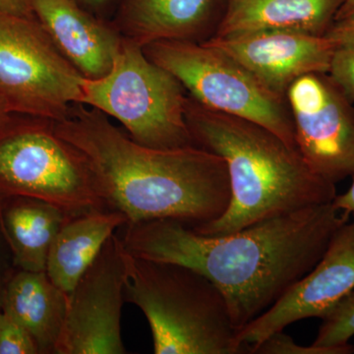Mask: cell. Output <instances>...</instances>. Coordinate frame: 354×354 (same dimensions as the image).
Segmentation results:
<instances>
[{"label": "cell", "instance_id": "44dd1931", "mask_svg": "<svg viewBox=\"0 0 354 354\" xmlns=\"http://www.w3.org/2000/svg\"><path fill=\"white\" fill-rule=\"evenodd\" d=\"M32 335L12 317L0 309V354H38Z\"/></svg>", "mask_w": 354, "mask_h": 354}, {"label": "cell", "instance_id": "f1b7e54d", "mask_svg": "<svg viewBox=\"0 0 354 354\" xmlns=\"http://www.w3.org/2000/svg\"><path fill=\"white\" fill-rule=\"evenodd\" d=\"M12 113V109L9 106V102H7L6 97L0 91V123Z\"/></svg>", "mask_w": 354, "mask_h": 354}, {"label": "cell", "instance_id": "7a4b0ae2", "mask_svg": "<svg viewBox=\"0 0 354 354\" xmlns=\"http://www.w3.org/2000/svg\"><path fill=\"white\" fill-rule=\"evenodd\" d=\"M53 122L87 160L106 209L124 214L128 223L167 218L196 227L227 211L230 176L216 153L197 145H140L106 114L83 104Z\"/></svg>", "mask_w": 354, "mask_h": 354}, {"label": "cell", "instance_id": "d4e9b609", "mask_svg": "<svg viewBox=\"0 0 354 354\" xmlns=\"http://www.w3.org/2000/svg\"><path fill=\"white\" fill-rule=\"evenodd\" d=\"M0 12L20 17L36 18L30 0H0Z\"/></svg>", "mask_w": 354, "mask_h": 354}, {"label": "cell", "instance_id": "7c38bea8", "mask_svg": "<svg viewBox=\"0 0 354 354\" xmlns=\"http://www.w3.org/2000/svg\"><path fill=\"white\" fill-rule=\"evenodd\" d=\"M202 43L227 53L281 97L300 77L328 73L335 50L325 36L285 30L212 36Z\"/></svg>", "mask_w": 354, "mask_h": 354}, {"label": "cell", "instance_id": "4316f807", "mask_svg": "<svg viewBox=\"0 0 354 354\" xmlns=\"http://www.w3.org/2000/svg\"><path fill=\"white\" fill-rule=\"evenodd\" d=\"M351 177H353V183H351V187L344 194L337 195L334 201H333V204L339 211L344 212V213L348 214L349 216H353L354 218V174Z\"/></svg>", "mask_w": 354, "mask_h": 354}, {"label": "cell", "instance_id": "8fae6325", "mask_svg": "<svg viewBox=\"0 0 354 354\" xmlns=\"http://www.w3.org/2000/svg\"><path fill=\"white\" fill-rule=\"evenodd\" d=\"M354 290V221L344 223L315 267L265 313L237 332L246 346L262 342L291 324L327 315Z\"/></svg>", "mask_w": 354, "mask_h": 354}, {"label": "cell", "instance_id": "6da1fadb", "mask_svg": "<svg viewBox=\"0 0 354 354\" xmlns=\"http://www.w3.org/2000/svg\"><path fill=\"white\" fill-rule=\"evenodd\" d=\"M349 216L332 202L227 234H199L165 218L127 223L120 239L130 255L186 266L209 279L227 298L239 332L315 267Z\"/></svg>", "mask_w": 354, "mask_h": 354}, {"label": "cell", "instance_id": "e0dca14e", "mask_svg": "<svg viewBox=\"0 0 354 354\" xmlns=\"http://www.w3.org/2000/svg\"><path fill=\"white\" fill-rule=\"evenodd\" d=\"M127 223V216L116 209L70 216L51 244L46 274L58 288L71 292L109 237Z\"/></svg>", "mask_w": 354, "mask_h": 354}, {"label": "cell", "instance_id": "8992f818", "mask_svg": "<svg viewBox=\"0 0 354 354\" xmlns=\"http://www.w3.org/2000/svg\"><path fill=\"white\" fill-rule=\"evenodd\" d=\"M81 104L120 121L128 136L156 149L196 145L185 118L188 95L169 71L153 64L143 48L123 38L108 74L84 77Z\"/></svg>", "mask_w": 354, "mask_h": 354}, {"label": "cell", "instance_id": "5bb4252c", "mask_svg": "<svg viewBox=\"0 0 354 354\" xmlns=\"http://www.w3.org/2000/svg\"><path fill=\"white\" fill-rule=\"evenodd\" d=\"M221 0H118L111 21L141 48L158 41L200 43Z\"/></svg>", "mask_w": 354, "mask_h": 354}, {"label": "cell", "instance_id": "ba28073f", "mask_svg": "<svg viewBox=\"0 0 354 354\" xmlns=\"http://www.w3.org/2000/svg\"><path fill=\"white\" fill-rule=\"evenodd\" d=\"M83 78L36 18L0 12V91L13 113L64 120Z\"/></svg>", "mask_w": 354, "mask_h": 354}, {"label": "cell", "instance_id": "cb8c5ba5", "mask_svg": "<svg viewBox=\"0 0 354 354\" xmlns=\"http://www.w3.org/2000/svg\"><path fill=\"white\" fill-rule=\"evenodd\" d=\"M15 270L12 255L0 230V304H1L2 293L7 281L12 276Z\"/></svg>", "mask_w": 354, "mask_h": 354}, {"label": "cell", "instance_id": "9c48e42d", "mask_svg": "<svg viewBox=\"0 0 354 354\" xmlns=\"http://www.w3.org/2000/svg\"><path fill=\"white\" fill-rule=\"evenodd\" d=\"M127 279L128 252L114 234L68 293L55 354L127 353L120 322Z\"/></svg>", "mask_w": 354, "mask_h": 354}, {"label": "cell", "instance_id": "277c9868", "mask_svg": "<svg viewBox=\"0 0 354 354\" xmlns=\"http://www.w3.org/2000/svg\"><path fill=\"white\" fill-rule=\"evenodd\" d=\"M125 299L148 321L156 354H243L227 300L209 279L176 263L128 253Z\"/></svg>", "mask_w": 354, "mask_h": 354}, {"label": "cell", "instance_id": "4fadbf2b", "mask_svg": "<svg viewBox=\"0 0 354 354\" xmlns=\"http://www.w3.org/2000/svg\"><path fill=\"white\" fill-rule=\"evenodd\" d=\"M35 17L81 75H106L122 44L111 21L88 12L75 0H30Z\"/></svg>", "mask_w": 354, "mask_h": 354}, {"label": "cell", "instance_id": "2e32d148", "mask_svg": "<svg viewBox=\"0 0 354 354\" xmlns=\"http://www.w3.org/2000/svg\"><path fill=\"white\" fill-rule=\"evenodd\" d=\"M67 304L68 293L46 272L16 269L4 288L0 309L27 330L39 353H55Z\"/></svg>", "mask_w": 354, "mask_h": 354}, {"label": "cell", "instance_id": "ac0fdd59", "mask_svg": "<svg viewBox=\"0 0 354 354\" xmlns=\"http://www.w3.org/2000/svg\"><path fill=\"white\" fill-rule=\"evenodd\" d=\"M71 216L36 198L7 200L0 207V230L16 269L46 272L51 244Z\"/></svg>", "mask_w": 354, "mask_h": 354}, {"label": "cell", "instance_id": "603a6c76", "mask_svg": "<svg viewBox=\"0 0 354 354\" xmlns=\"http://www.w3.org/2000/svg\"><path fill=\"white\" fill-rule=\"evenodd\" d=\"M325 37L335 44V48L354 46V13L335 21Z\"/></svg>", "mask_w": 354, "mask_h": 354}, {"label": "cell", "instance_id": "3957f363", "mask_svg": "<svg viewBox=\"0 0 354 354\" xmlns=\"http://www.w3.org/2000/svg\"><path fill=\"white\" fill-rule=\"evenodd\" d=\"M185 118L197 146L225 160L230 183L227 211L191 227L206 235L239 232L256 223L334 201L335 184L317 174L297 148L253 121L202 106L189 95Z\"/></svg>", "mask_w": 354, "mask_h": 354}, {"label": "cell", "instance_id": "30bf717a", "mask_svg": "<svg viewBox=\"0 0 354 354\" xmlns=\"http://www.w3.org/2000/svg\"><path fill=\"white\" fill-rule=\"evenodd\" d=\"M295 144L309 167L337 183L354 174V106L328 73L298 78L286 92Z\"/></svg>", "mask_w": 354, "mask_h": 354}, {"label": "cell", "instance_id": "9a60e30c", "mask_svg": "<svg viewBox=\"0 0 354 354\" xmlns=\"http://www.w3.org/2000/svg\"><path fill=\"white\" fill-rule=\"evenodd\" d=\"M216 37L285 30L325 36L344 0H223Z\"/></svg>", "mask_w": 354, "mask_h": 354}, {"label": "cell", "instance_id": "52a82bcc", "mask_svg": "<svg viewBox=\"0 0 354 354\" xmlns=\"http://www.w3.org/2000/svg\"><path fill=\"white\" fill-rule=\"evenodd\" d=\"M143 50L153 64L176 77L202 106L253 121L297 148L286 97L274 94L227 53L189 41H153Z\"/></svg>", "mask_w": 354, "mask_h": 354}, {"label": "cell", "instance_id": "ffe728a7", "mask_svg": "<svg viewBox=\"0 0 354 354\" xmlns=\"http://www.w3.org/2000/svg\"><path fill=\"white\" fill-rule=\"evenodd\" d=\"M250 353L257 354H351L354 346L351 344L337 348H319L311 344L309 346L297 344L292 337L281 332L274 333L262 342L250 346Z\"/></svg>", "mask_w": 354, "mask_h": 354}, {"label": "cell", "instance_id": "83f0119b", "mask_svg": "<svg viewBox=\"0 0 354 354\" xmlns=\"http://www.w3.org/2000/svg\"><path fill=\"white\" fill-rule=\"evenodd\" d=\"M354 13V0H344V3L337 11L335 21L342 19V18L348 17Z\"/></svg>", "mask_w": 354, "mask_h": 354}, {"label": "cell", "instance_id": "7402d4cb", "mask_svg": "<svg viewBox=\"0 0 354 354\" xmlns=\"http://www.w3.org/2000/svg\"><path fill=\"white\" fill-rule=\"evenodd\" d=\"M328 74L354 104V46L335 48Z\"/></svg>", "mask_w": 354, "mask_h": 354}, {"label": "cell", "instance_id": "d6986e66", "mask_svg": "<svg viewBox=\"0 0 354 354\" xmlns=\"http://www.w3.org/2000/svg\"><path fill=\"white\" fill-rule=\"evenodd\" d=\"M314 346L337 348L346 346L354 335V290L342 298L322 319Z\"/></svg>", "mask_w": 354, "mask_h": 354}, {"label": "cell", "instance_id": "5b68a950", "mask_svg": "<svg viewBox=\"0 0 354 354\" xmlns=\"http://www.w3.org/2000/svg\"><path fill=\"white\" fill-rule=\"evenodd\" d=\"M14 197L44 200L70 215L106 209L87 160L55 122L19 113L0 123V207Z\"/></svg>", "mask_w": 354, "mask_h": 354}, {"label": "cell", "instance_id": "484cf974", "mask_svg": "<svg viewBox=\"0 0 354 354\" xmlns=\"http://www.w3.org/2000/svg\"><path fill=\"white\" fill-rule=\"evenodd\" d=\"M79 6H82L88 12L95 14L97 17L108 20L109 11L115 9L118 0H75Z\"/></svg>", "mask_w": 354, "mask_h": 354}]
</instances>
